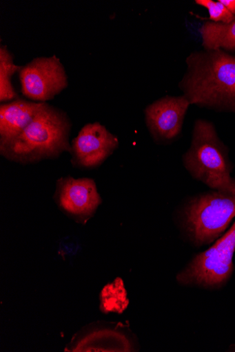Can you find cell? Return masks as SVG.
<instances>
[{"label":"cell","instance_id":"cell-1","mask_svg":"<svg viewBox=\"0 0 235 352\" xmlns=\"http://www.w3.org/2000/svg\"><path fill=\"white\" fill-rule=\"evenodd\" d=\"M179 83L190 104L235 111V56L224 50L191 53Z\"/></svg>","mask_w":235,"mask_h":352},{"label":"cell","instance_id":"cell-2","mask_svg":"<svg viewBox=\"0 0 235 352\" xmlns=\"http://www.w3.org/2000/svg\"><path fill=\"white\" fill-rule=\"evenodd\" d=\"M72 126L64 111L45 102L34 120L17 138L0 146V153L22 165L56 159L63 152L72 151Z\"/></svg>","mask_w":235,"mask_h":352},{"label":"cell","instance_id":"cell-3","mask_svg":"<svg viewBox=\"0 0 235 352\" xmlns=\"http://www.w3.org/2000/svg\"><path fill=\"white\" fill-rule=\"evenodd\" d=\"M183 162L196 179L218 191L235 195V180L231 176L227 153L212 122H195L192 144Z\"/></svg>","mask_w":235,"mask_h":352},{"label":"cell","instance_id":"cell-4","mask_svg":"<svg viewBox=\"0 0 235 352\" xmlns=\"http://www.w3.org/2000/svg\"><path fill=\"white\" fill-rule=\"evenodd\" d=\"M235 217V195L216 190L193 200L186 210L187 229L198 245L212 243Z\"/></svg>","mask_w":235,"mask_h":352},{"label":"cell","instance_id":"cell-5","mask_svg":"<svg viewBox=\"0 0 235 352\" xmlns=\"http://www.w3.org/2000/svg\"><path fill=\"white\" fill-rule=\"evenodd\" d=\"M235 251V221L230 229L207 251L198 254L178 274L181 283L205 287L218 286L225 283L233 271Z\"/></svg>","mask_w":235,"mask_h":352},{"label":"cell","instance_id":"cell-6","mask_svg":"<svg viewBox=\"0 0 235 352\" xmlns=\"http://www.w3.org/2000/svg\"><path fill=\"white\" fill-rule=\"evenodd\" d=\"M21 92L33 101L53 100L68 86L63 64L57 56L32 60L19 71Z\"/></svg>","mask_w":235,"mask_h":352},{"label":"cell","instance_id":"cell-7","mask_svg":"<svg viewBox=\"0 0 235 352\" xmlns=\"http://www.w3.org/2000/svg\"><path fill=\"white\" fill-rule=\"evenodd\" d=\"M118 138L99 122L85 124L72 145V164L81 169L102 165L119 146Z\"/></svg>","mask_w":235,"mask_h":352},{"label":"cell","instance_id":"cell-8","mask_svg":"<svg viewBox=\"0 0 235 352\" xmlns=\"http://www.w3.org/2000/svg\"><path fill=\"white\" fill-rule=\"evenodd\" d=\"M190 105L184 95L166 96L146 108V123L155 141L172 140L181 134Z\"/></svg>","mask_w":235,"mask_h":352},{"label":"cell","instance_id":"cell-9","mask_svg":"<svg viewBox=\"0 0 235 352\" xmlns=\"http://www.w3.org/2000/svg\"><path fill=\"white\" fill-rule=\"evenodd\" d=\"M56 199L63 210L82 221L89 219L102 203L93 179L70 176L57 181Z\"/></svg>","mask_w":235,"mask_h":352},{"label":"cell","instance_id":"cell-10","mask_svg":"<svg viewBox=\"0 0 235 352\" xmlns=\"http://www.w3.org/2000/svg\"><path fill=\"white\" fill-rule=\"evenodd\" d=\"M45 102L18 99L0 106V146L17 138L36 118Z\"/></svg>","mask_w":235,"mask_h":352},{"label":"cell","instance_id":"cell-11","mask_svg":"<svg viewBox=\"0 0 235 352\" xmlns=\"http://www.w3.org/2000/svg\"><path fill=\"white\" fill-rule=\"evenodd\" d=\"M199 32L205 50H235V19L227 23L207 21Z\"/></svg>","mask_w":235,"mask_h":352},{"label":"cell","instance_id":"cell-12","mask_svg":"<svg viewBox=\"0 0 235 352\" xmlns=\"http://www.w3.org/2000/svg\"><path fill=\"white\" fill-rule=\"evenodd\" d=\"M22 67L16 65L12 54L6 47L0 48V101L17 100L19 96L12 84V78Z\"/></svg>","mask_w":235,"mask_h":352},{"label":"cell","instance_id":"cell-13","mask_svg":"<svg viewBox=\"0 0 235 352\" xmlns=\"http://www.w3.org/2000/svg\"><path fill=\"white\" fill-rule=\"evenodd\" d=\"M195 3L206 8L209 11V19L213 22L227 23L232 22L235 19V16L231 14L219 1L196 0Z\"/></svg>","mask_w":235,"mask_h":352},{"label":"cell","instance_id":"cell-14","mask_svg":"<svg viewBox=\"0 0 235 352\" xmlns=\"http://www.w3.org/2000/svg\"><path fill=\"white\" fill-rule=\"evenodd\" d=\"M226 9L233 15L235 16V0H219Z\"/></svg>","mask_w":235,"mask_h":352}]
</instances>
